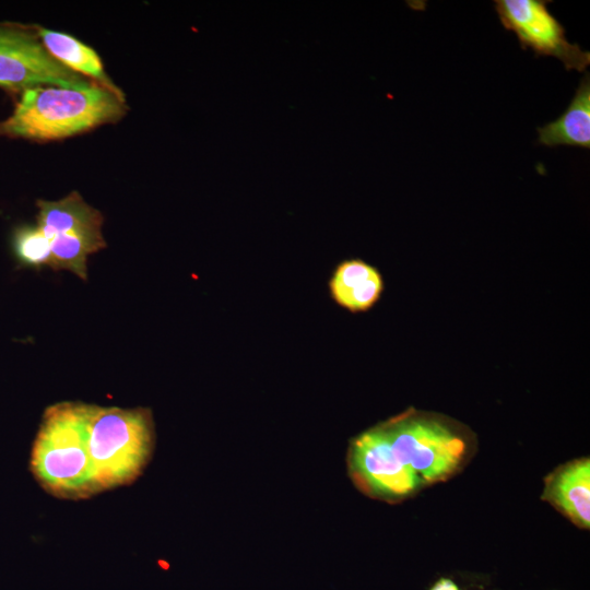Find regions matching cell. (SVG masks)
<instances>
[{
  "label": "cell",
  "instance_id": "ba28073f",
  "mask_svg": "<svg viewBox=\"0 0 590 590\" xmlns=\"http://www.w3.org/2000/svg\"><path fill=\"white\" fill-rule=\"evenodd\" d=\"M38 227L49 240L57 235H71L105 246L101 213L78 192L58 201H38Z\"/></svg>",
  "mask_w": 590,
  "mask_h": 590
},
{
  "label": "cell",
  "instance_id": "52a82bcc",
  "mask_svg": "<svg viewBox=\"0 0 590 590\" xmlns=\"http://www.w3.org/2000/svg\"><path fill=\"white\" fill-rule=\"evenodd\" d=\"M350 462L358 485L374 496L398 499L416 491L393 460L377 426L356 438Z\"/></svg>",
  "mask_w": 590,
  "mask_h": 590
},
{
  "label": "cell",
  "instance_id": "9c48e42d",
  "mask_svg": "<svg viewBox=\"0 0 590 590\" xmlns=\"http://www.w3.org/2000/svg\"><path fill=\"white\" fill-rule=\"evenodd\" d=\"M542 498L555 506L575 524H590V462L588 458L568 462L551 473Z\"/></svg>",
  "mask_w": 590,
  "mask_h": 590
},
{
  "label": "cell",
  "instance_id": "7a4b0ae2",
  "mask_svg": "<svg viewBox=\"0 0 590 590\" xmlns=\"http://www.w3.org/2000/svg\"><path fill=\"white\" fill-rule=\"evenodd\" d=\"M393 460L415 489L445 480L467 453L463 436L446 423L406 413L377 426Z\"/></svg>",
  "mask_w": 590,
  "mask_h": 590
},
{
  "label": "cell",
  "instance_id": "5bb4252c",
  "mask_svg": "<svg viewBox=\"0 0 590 590\" xmlns=\"http://www.w3.org/2000/svg\"><path fill=\"white\" fill-rule=\"evenodd\" d=\"M430 590H459L458 586L448 578L439 579Z\"/></svg>",
  "mask_w": 590,
  "mask_h": 590
},
{
  "label": "cell",
  "instance_id": "277c9868",
  "mask_svg": "<svg viewBox=\"0 0 590 590\" xmlns=\"http://www.w3.org/2000/svg\"><path fill=\"white\" fill-rule=\"evenodd\" d=\"M152 444L149 416L141 410L87 406V449L96 488L133 480Z\"/></svg>",
  "mask_w": 590,
  "mask_h": 590
},
{
  "label": "cell",
  "instance_id": "8fae6325",
  "mask_svg": "<svg viewBox=\"0 0 590 590\" xmlns=\"http://www.w3.org/2000/svg\"><path fill=\"white\" fill-rule=\"evenodd\" d=\"M538 142L548 148L559 145L590 149V75L582 76L565 111L536 129Z\"/></svg>",
  "mask_w": 590,
  "mask_h": 590
},
{
  "label": "cell",
  "instance_id": "30bf717a",
  "mask_svg": "<svg viewBox=\"0 0 590 590\" xmlns=\"http://www.w3.org/2000/svg\"><path fill=\"white\" fill-rule=\"evenodd\" d=\"M330 294L341 307L362 312L370 309L384 291L379 271L361 259L342 261L329 282Z\"/></svg>",
  "mask_w": 590,
  "mask_h": 590
},
{
  "label": "cell",
  "instance_id": "5b68a950",
  "mask_svg": "<svg viewBox=\"0 0 590 590\" xmlns=\"http://www.w3.org/2000/svg\"><path fill=\"white\" fill-rule=\"evenodd\" d=\"M94 84L52 57L35 35L0 27V86L87 90Z\"/></svg>",
  "mask_w": 590,
  "mask_h": 590
},
{
  "label": "cell",
  "instance_id": "7c38bea8",
  "mask_svg": "<svg viewBox=\"0 0 590 590\" xmlns=\"http://www.w3.org/2000/svg\"><path fill=\"white\" fill-rule=\"evenodd\" d=\"M37 33L46 49L58 61L76 73L93 78L97 84L125 99V94L105 73L101 58L94 49L68 34L44 27H37Z\"/></svg>",
  "mask_w": 590,
  "mask_h": 590
},
{
  "label": "cell",
  "instance_id": "4fadbf2b",
  "mask_svg": "<svg viewBox=\"0 0 590 590\" xmlns=\"http://www.w3.org/2000/svg\"><path fill=\"white\" fill-rule=\"evenodd\" d=\"M15 249L19 257L27 263L50 264V240L38 226L20 229L15 235Z\"/></svg>",
  "mask_w": 590,
  "mask_h": 590
},
{
  "label": "cell",
  "instance_id": "8992f818",
  "mask_svg": "<svg viewBox=\"0 0 590 590\" xmlns=\"http://www.w3.org/2000/svg\"><path fill=\"white\" fill-rule=\"evenodd\" d=\"M547 3L546 0H495L494 8L502 25L516 34L523 50L530 48L535 57H555L566 70L586 71L590 51L568 42L565 27L548 11Z\"/></svg>",
  "mask_w": 590,
  "mask_h": 590
},
{
  "label": "cell",
  "instance_id": "6da1fadb",
  "mask_svg": "<svg viewBox=\"0 0 590 590\" xmlns=\"http://www.w3.org/2000/svg\"><path fill=\"white\" fill-rule=\"evenodd\" d=\"M125 99L94 84L87 90L32 87L23 92L12 116L0 122V135L56 140L119 120Z\"/></svg>",
  "mask_w": 590,
  "mask_h": 590
},
{
  "label": "cell",
  "instance_id": "3957f363",
  "mask_svg": "<svg viewBox=\"0 0 590 590\" xmlns=\"http://www.w3.org/2000/svg\"><path fill=\"white\" fill-rule=\"evenodd\" d=\"M33 469L50 489L80 495L95 487L87 449V406L48 410L33 450Z\"/></svg>",
  "mask_w": 590,
  "mask_h": 590
}]
</instances>
